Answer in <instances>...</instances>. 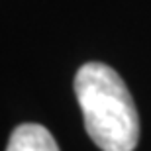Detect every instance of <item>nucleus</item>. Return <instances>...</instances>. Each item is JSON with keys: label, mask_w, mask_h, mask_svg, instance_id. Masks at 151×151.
I'll list each match as a JSON object with an SVG mask.
<instances>
[{"label": "nucleus", "mask_w": 151, "mask_h": 151, "mask_svg": "<svg viewBox=\"0 0 151 151\" xmlns=\"http://www.w3.org/2000/svg\"><path fill=\"white\" fill-rule=\"evenodd\" d=\"M6 151H59V145L43 126L22 124L12 132Z\"/></svg>", "instance_id": "nucleus-2"}, {"label": "nucleus", "mask_w": 151, "mask_h": 151, "mask_svg": "<svg viewBox=\"0 0 151 151\" xmlns=\"http://www.w3.org/2000/svg\"><path fill=\"white\" fill-rule=\"evenodd\" d=\"M75 94L90 139L102 151H134L139 118L122 77L104 63H86L75 75Z\"/></svg>", "instance_id": "nucleus-1"}]
</instances>
